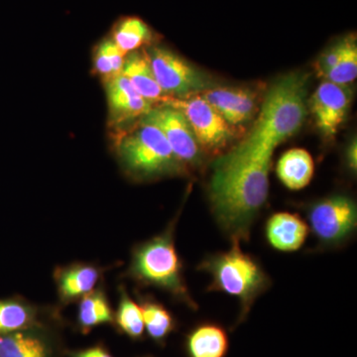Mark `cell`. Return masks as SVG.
<instances>
[{
    "instance_id": "obj_1",
    "label": "cell",
    "mask_w": 357,
    "mask_h": 357,
    "mask_svg": "<svg viewBox=\"0 0 357 357\" xmlns=\"http://www.w3.org/2000/svg\"><path fill=\"white\" fill-rule=\"evenodd\" d=\"M307 79V75L296 72L275 82L250 132L231 151L218 158L213 168H271L275 149L297 133L306 119Z\"/></svg>"
},
{
    "instance_id": "obj_2",
    "label": "cell",
    "mask_w": 357,
    "mask_h": 357,
    "mask_svg": "<svg viewBox=\"0 0 357 357\" xmlns=\"http://www.w3.org/2000/svg\"><path fill=\"white\" fill-rule=\"evenodd\" d=\"M114 142L121 168L134 180H155L187 173L160 129L141 119L131 128L119 129Z\"/></svg>"
},
{
    "instance_id": "obj_3",
    "label": "cell",
    "mask_w": 357,
    "mask_h": 357,
    "mask_svg": "<svg viewBox=\"0 0 357 357\" xmlns=\"http://www.w3.org/2000/svg\"><path fill=\"white\" fill-rule=\"evenodd\" d=\"M199 270L211 276L208 291L229 294L239 301L241 314L237 325L248 318L255 301L271 285V280L260 263L244 252L241 241L236 238L231 239L229 250L204 258Z\"/></svg>"
},
{
    "instance_id": "obj_4",
    "label": "cell",
    "mask_w": 357,
    "mask_h": 357,
    "mask_svg": "<svg viewBox=\"0 0 357 357\" xmlns=\"http://www.w3.org/2000/svg\"><path fill=\"white\" fill-rule=\"evenodd\" d=\"M176 222H171L159 236L136 246L128 274L138 283L161 289L196 311L198 305L185 284L182 261L176 250Z\"/></svg>"
},
{
    "instance_id": "obj_5",
    "label": "cell",
    "mask_w": 357,
    "mask_h": 357,
    "mask_svg": "<svg viewBox=\"0 0 357 357\" xmlns=\"http://www.w3.org/2000/svg\"><path fill=\"white\" fill-rule=\"evenodd\" d=\"M144 51L155 79L167 98H189L215 86L206 73L166 47L150 46Z\"/></svg>"
},
{
    "instance_id": "obj_6",
    "label": "cell",
    "mask_w": 357,
    "mask_h": 357,
    "mask_svg": "<svg viewBox=\"0 0 357 357\" xmlns=\"http://www.w3.org/2000/svg\"><path fill=\"white\" fill-rule=\"evenodd\" d=\"M307 218L319 243L325 246L340 245L356 231V204L349 197L335 195L312 204Z\"/></svg>"
},
{
    "instance_id": "obj_7",
    "label": "cell",
    "mask_w": 357,
    "mask_h": 357,
    "mask_svg": "<svg viewBox=\"0 0 357 357\" xmlns=\"http://www.w3.org/2000/svg\"><path fill=\"white\" fill-rule=\"evenodd\" d=\"M162 103L173 105L185 114L199 147L218 152L234 138L231 126L199 95L185 98H166Z\"/></svg>"
},
{
    "instance_id": "obj_8",
    "label": "cell",
    "mask_w": 357,
    "mask_h": 357,
    "mask_svg": "<svg viewBox=\"0 0 357 357\" xmlns=\"http://www.w3.org/2000/svg\"><path fill=\"white\" fill-rule=\"evenodd\" d=\"M140 119L160 129L185 168L201 164V147L189 121L177 107L162 103L158 107H152Z\"/></svg>"
},
{
    "instance_id": "obj_9",
    "label": "cell",
    "mask_w": 357,
    "mask_h": 357,
    "mask_svg": "<svg viewBox=\"0 0 357 357\" xmlns=\"http://www.w3.org/2000/svg\"><path fill=\"white\" fill-rule=\"evenodd\" d=\"M352 91L349 86L323 82L311 98V110L321 133L332 139L349 114Z\"/></svg>"
},
{
    "instance_id": "obj_10",
    "label": "cell",
    "mask_w": 357,
    "mask_h": 357,
    "mask_svg": "<svg viewBox=\"0 0 357 357\" xmlns=\"http://www.w3.org/2000/svg\"><path fill=\"white\" fill-rule=\"evenodd\" d=\"M109 121L117 126L141 119L153 107L123 75L105 79Z\"/></svg>"
},
{
    "instance_id": "obj_11",
    "label": "cell",
    "mask_w": 357,
    "mask_h": 357,
    "mask_svg": "<svg viewBox=\"0 0 357 357\" xmlns=\"http://www.w3.org/2000/svg\"><path fill=\"white\" fill-rule=\"evenodd\" d=\"M230 126H239L252 119L256 112V95L243 88H211L199 93Z\"/></svg>"
},
{
    "instance_id": "obj_12",
    "label": "cell",
    "mask_w": 357,
    "mask_h": 357,
    "mask_svg": "<svg viewBox=\"0 0 357 357\" xmlns=\"http://www.w3.org/2000/svg\"><path fill=\"white\" fill-rule=\"evenodd\" d=\"M265 234L272 248L283 252L299 250L306 241L309 227L295 213L281 211L268 218Z\"/></svg>"
},
{
    "instance_id": "obj_13",
    "label": "cell",
    "mask_w": 357,
    "mask_h": 357,
    "mask_svg": "<svg viewBox=\"0 0 357 357\" xmlns=\"http://www.w3.org/2000/svg\"><path fill=\"white\" fill-rule=\"evenodd\" d=\"M100 269L93 265L76 264L58 268L55 272L59 297L64 303L74 302L95 290Z\"/></svg>"
},
{
    "instance_id": "obj_14",
    "label": "cell",
    "mask_w": 357,
    "mask_h": 357,
    "mask_svg": "<svg viewBox=\"0 0 357 357\" xmlns=\"http://www.w3.org/2000/svg\"><path fill=\"white\" fill-rule=\"evenodd\" d=\"M121 75L130 82L134 89L151 105L163 102L167 96L160 88L145 51H134L124 59Z\"/></svg>"
},
{
    "instance_id": "obj_15",
    "label": "cell",
    "mask_w": 357,
    "mask_h": 357,
    "mask_svg": "<svg viewBox=\"0 0 357 357\" xmlns=\"http://www.w3.org/2000/svg\"><path fill=\"white\" fill-rule=\"evenodd\" d=\"M276 172L288 189L297 191L311 182L314 172V160L307 150L294 148L282 155Z\"/></svg>"
},
{
    "instance_id": "obj_16",
    "label": "cell",
    "mask_w": 357,
    "mask_h": 357,
    "mask_svg": "<svg viewBox=\"0 0 357 357\" xmlns=\"http://www.w3.org/2000/svg\"><path fill=\"white\" fill-rule=\"evenodd\" d=\"M229 351V337L222 326L202 324L190 333L187 351L190 357H225Z\"/></svg>"
},
{
    "instance_id": "obj_17",
    "label": "cell",
    "mask_w": 357,
    "mask_h": 357,
    "mask_svg": "<svg viewBox=\"0 0 357 357\" xmlns=\"http://www.w3.org/2000/svg\"><path fill=\"white\" fill-rule=\"evenodd\" d=\"M0 357H51V351L41 335L22 330L0 335Z\"/></svg>"
},
{
    "instance_id": "obj_18",
    "label": "cell",
    "mask_w": 357,
    "mask_h": 357,
    "mask_svg": "<svg viewBox=\"0 0 357 357\" xmlns=\"http://www.w3.org/2000/svg\"><path fill=\"white\" fill-rule=\"evenodd\" d=\"M112 40L124 55L138 51L154 40L153 31L138 17H126L119 21L112 32Z\"/></svg>"
},
{
    "instance_id": "obj_19",
    "label": "cell",
    "mask_w": 357,
    "mask_h": 357,
    "mask_svg": "<svg viewBox=\"0 0 357 357\" xmlns=\"http://www.w3.org/2000/svg\"><path fill=\"white\" fill-rule=\"evenodd\" d=\"M77 321L86 332L96 326L114 321L109 301L102 290H93L82 298L77 311Z\"/></svg>"
},
{
    "instance_id": "obj_20",
    "label": "cell",
    "mask_w": 357,
    "mask_h": 357,
    "mask_svg": "<svg viewBox=\"0 0 357 357\" xmlns=\"http://www.w3.org/2000/svg\"><path fill=\"white\" fill-rule=\"evenodd\" d=\"M144 328L155 342H162L175 330L176 323L172 314L163 305L144 298L141 301Z\"/></svg>"
},
{
    "instance_id": "obj_21",
    "label": "cell",
    "mask_w": 357,
    "mask_h": 357,
    "mask_svg": "<svg viewBox=\"0 0 357 357\" xmlns=\"http://www.w3.org/2000/svg\"><path fill=\"white\" fill-rule=\"evenodd\" d=\"M35 319V311L20 301H0V335L26 330Z\"/></svg>"
},
{
    "instance_id": "obj_22",
    "label": "cell",
    "mask_w": 357,
    "mask_h": 357,
    "mask_svg": "<svg viewBox=\"0 0 357 357\" xmlns=\"http://www.w3.org/2000/svg\"><path fill=\"white\" fill-rule=\"evenodd\" d=\"M115 321L121 332L129 337L133 340L142 337L145 328L141 307L129 297L123 287L121 289V299L115 314Z\"/></svg>"
},
{
    "instance_id": "obj_23",
    "label": "cell",
    "mask_w": 357,
    "mask_h": 357,
    "mask_svg": "<svg viewBox=\"0 0 357 357\" xmlns=\"http://www.w3.org/2000/svg\"><path fill=\"white\" fill-rule=\"evenodd\" d=\"M126 56L112 38L102 40L93 54V67L103 79L121 74Z\"/></svg>"
},
{
    "instance_id": "obj_24",
    "label": "cell",
    "mask_w": 357,
    "mask_h": 357,
    "mask_svg": "<svg viewBox=\"0 0 357 357\" xmlns=\"http://www.w3.org/2000/svg\"><path fill=\"white\" fill-rule=\"evenodd\" d=\"M357 76V45L354 35H351L349 44L344 55L330 72L326 73L324 79L331 83L347 84L352 83Z\"/></svg>"
},
{
    "instance_id": "obj_25",
    "label": "cell",
    "mask_w": 357,
    "mask_h": 357,
    "mask_svg": "<svg viewBox=\"0 0 357 357\" xmlns=\"http://www.w3.org/2000/svg\"><path fill=\"white\" fill-rule=\"evenodd\" d=\"M349 38H351V35L340 40L333 46L321 54L316 64V70L319 77H325L326 73L330 72L337 64L338 61L344 55L347 44H349Z\"/></svg>"
},
{
    "instance_id": "obj_26",
    "label": "cell",
    "mask_w": 357,
    "mask_h": 357,
    "mask_svg": "<svg viewBox=\"0 0 357 357\" xmlns=\"http://www.w3.org/2000/svg\"><path fill=\"white\" fill-rule=\"evenodd\" d=\"M70 357H112L109 352L100 347H91L84 351H74L70 354Z\"/></svg>"
},
{
    "instance_id": "obj_27",
    "label": "cell",
    "mask_w": 357,
    "mask_h": 357,
    "mask_svg": "<svg viewBox=\"0 0 357 357\" xmlns=\"http://www.w3.org/2000/svg\"><path fill=\"white\" fill-rule=\"evenodd\" d=\"M356 153V139H354V141H351V145H349V148H347V164H349V168L351 169V171H354V172H356L357 168Z\"/></svg>"
}]
</instances>
